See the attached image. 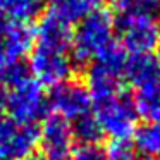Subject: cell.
Wrapping results in <instances>:
<instances>
[{"instance_id":"1","label":"cell","mask_w":160,"mask_h":160,"mask_svg":"<svg viewBox=\"0 0 160 160\" xmlns=\"http://www.w3.org/2000/svg\"><path fill=\"white\" fill-rule=\"evenodd\" d=\"M0 108L18 124H33L43 119L48 110V100L33 76L18 81L0 90Z\"/></svg>"},{"instance_id":"2","label":"cell","mask_w":160,"mask_h":160,"mask_svg":"<svg viewBox=\"0 0 160 160\" xmlns=\"http://www.w3.org/2000/svg\"><path fill=\"white\" fill-rule=\"evenodd\" d=\"M115 31V21L110 12L97 9L79 21V26L72 33L71 55L74 64H86L95 60L112 42Z\"/></svg>"},{"instance_id":"3","label":"cell","mask_w":160,"mask_h":160,"mask_svg":"<svg viewBox=\"0 0 160 160\" xmlns=\"http://www.w3.org/2000/svg\"><path fill=\"white\" fill-rule=\"evenodd\" d=\"M93 115L100 126L103 136H110L112 141L115 139H128L132 136L138 128V114L132 107V100L124 91L108 97L105 100L91 103Z\"/></svg>"},{"instance_id":"4","label":"cell","mask_w":160,"mask_h":160,"mask_svg":"<svg viewBox=\"0 0 160 160\" xmlns=\"http://www.w3.org/2000/svg\"><path fill=\"white\" fill-rule=\"evenodd\" d=\"M29 71L40 84L59 86L71 81L74 72V60L71 50L33 45L29 57Z\"/></svg>"},{"instance_id":"5","label":"cell","mask_w":160,"mask_h":160,"mask_svg":"<svg viewBox=\"0 0 160 160\" xmlns=\"http://www.w3.org/2000/svg\"><path fill=\"white\" fill-rule=\"evenodd\" d=\"M115 28L122 48L132 55L150 53L160 45V28L152 14H122Z\"/></svg>"},{"instance_id":"6","label":"cell","mask_w":160,"mask_h":160,"mask_svg":"<svg viewBox=\"0 0 160 160\" xmlns=\"http://www.w3.org/2000/svg\"><path fill=\"white\" fill-rule=\"evenodd\" d=\"M38 132V146L47 160H71L74 150V132L69 121L57 114H48L43 117Z\"/></svg>"},{"instance_id":"7","label":"cell","mask_w":160,"mask_h":160,"mask_svg":"<svg viewBox=\"0 0 160 160\" xmlns=\"http://www.w3.org/2000/svg\"><path fill=\"white\" fill-rule=\"evenodd\" d=\"M40 132L33 124H18L0 117V157L5 160H24L35 153Z\"/></svg>"},{"instance_id":"8","label":"cell","mask_w":160,"mask_h":160,"mask_svg":"<svg viewBox=\"0 0 160 160\" xmlns=\"http://www.w3.org/2000/svg\"><path fill=\"white\" fill-rule=\"evenodd\" d=\"M35 29L21 22H4L0 26V78L12 66L21 62L33 50Z\"/></svg>"},{"instance_id":"9","label":"cell","mask_w":160,"mask_h":160,"mask_svg":"<svg viewBox=\"0 0 160 160\" xmlns=\"http://www.w3.org/2000/svg\"><path fill=\"white\" fill-rule=\"evenodd\" d=\"M48 107L53 114L64 117L66 121H78L91 114V98L86 86L76 81H67L59 86H53L47 97Z\"/></svg>"},{"instance_id":"10","label":"cell","mask_w":160,"mask_h":160,"mask_svg":"<svg viewBox=\"0 0 160 160\" xmlns=\"http://www.w3.org/2000/svg\"><path fill=\"white\" fill-rule=\"evenodd\" d=\"M121 76L122 74H117L103 66H98L95 62L91 64L90 71L86 74V90L90 93L91 103L105 100V98L124 91Z\"/></svg>"},{"instance_id":"11","label":"cell","mask_w":160,"mask_h":160,"mask_svg":"<svg viewBox=\"0 0 160 160\" xmlns=\"http://www.w3.org/2000/svg\"><path fill=\"white\" fill-rule=\"evenodd\" d=\"M122 74L134 88H141L145 84L160 81V71L157 66V60L150 53L131 55L126 60Z\"/></svg>"},{"instance_id":"12","label":"cell","mask_w":160,"mask_h":160,"mask_svg":"<svg viewBox=\"0 0 160 160\" xmlns=\"http://www.w3.org/2000/svg\"><path fill=\"white\" fill-rule=\"evenodd\" d=\"M131 100L138 117L146 119L148 122L160 121V81L136 88Z\"/></svg>"},{"instance_id":"13","label":"cell","mask_w":160,"mask_h":160,"mask_svg":"<svg viewBox=\"0 0 160 160\" xmlns=\"http://www.w3.org/2000/svg\"><path fill=\"white\" fill-rule=\"evenodd\" d=\"M43 0H0V12L11 22L29 24L42 14Z\"/></svg>"},{"instance_id":"14","label":"cell","mask_w":160,"mask_h":160,"mask_svg":"<svg viewBox=\"0 0 160 160\" xmlns=\"http://www.w3.org/2000/svg\"><path fill=\"white\" fill-rule=\"evenodd\" d=\"M134 136V150L146 158H158L160 157V121L145 122L138 126L132 132Z\"/></svg>"},{"instance_id":"15","label":"cell","mask_w":160,"mask_h":160,"mask_svg":"<svg viewBox=\"0 0 160 160\" xmlns=\"http://www.w3.org/2000/svg\"><path fill=\"white\" fill-rule=\"evenodd\" d=\"M50 4H52L50 11L71 24L100 9L102 0H50Z\"/></svg>"},{"instance_id":"16","label":"cell","mask_w":160,"mask_h":160,"mask_svg":"<svg viewBox=\"0 0 160 160\" xmlns=\"http://www.w3.org/2000/svg\"><path fill=\"white\" fill-rule=\"evenodd\" d=\"M72 132H74V138L79 139L81 143H98L103 138V132H102L93 114H88L84 117L74 121Z\"/></svg>"},{"instance_id":"17","label":"cell","mask_w":160,"mask_h":160,"mask_svg":"<svg viewBox=\"0 0 160 160\" xmlns=\"http://www.w3.org/2000/svg\"><path fill=\"white\" fill-rule=\"evenodd\" d=\"M110 4L122 14H150L158 9L160 0H110Z\"/></svg>"},{"instance_id":"18","label":"cell","mask_w":160,"mask_h":160,"mask_svg":"<svg viewBox=\"0 0 160 160\" xmlns=\"http://www.w3.org/2000/svg\"><path fill=\"white\" fill-rule=\"evenodd\" d=\"M105 160H138V152L128 139H115L105 148Z\"/></svg>"},{"instance_id":"19","label":"cell","mask_w":160,"mask_h":160,"mask_svg":"<svg viewBox=\"0 0 160 160\" xmlns=\"http://www.w3.org/2000/svg\"><path fill=\"white\" fill-rule=\"evenodd\" d=\"M71 160H105V148L98 143H79L74 146Z\"/></svg>"},{"instance_id":"20","label":"cell","mask_w":160,"mask_h":160,"mask_svg":"<svg viewBox=\"0 0 160 160\" xmlns=\"http://www.w3.org/2000/svg\"><path fill=\"white\" fill-rule=\"evenodd\" d=\"M24 160H47V158L42 155V153H33V155H29L28 158H24Z\"/></svg>"},{"instance_id":"21","label":"cell","mask_w":160,"mask_h":160,"mask_svg":"<svg viewBox=\"0 0 160 160\" xmlns=\"http://www.w3.org/2000/svg\"><path fill=\"white\" fill-rule=\"evenodd\" d=\"M157 66H158V71H160V45H158V53H157Z\"/></svg>"},{"instance_id":"22","label":"cell","mask_w":160,"mask_h":160,"mask_svg":"<svg viewBox=\"0 0 160 160\" xmlns=\"http://www.w3.org/2000/svg\"><path fill=\"white\" fill-rule=\"evenodd\" d=\"M158 14H160V5H158Z\"/></svg>"},{"instance_id":"23","label":"cell","mask_w":160,"mask_h":160,"mask_svg":"<svg viewBox=\"0 0 160 160\" xmlns=\"http://www.w3.org/2000/svg\"><path fill=\"white\" fill-rule=\"evenodd\" d=\"M0 160H5V158H2V157H0Z\"/></svg>"}]
</instances>
